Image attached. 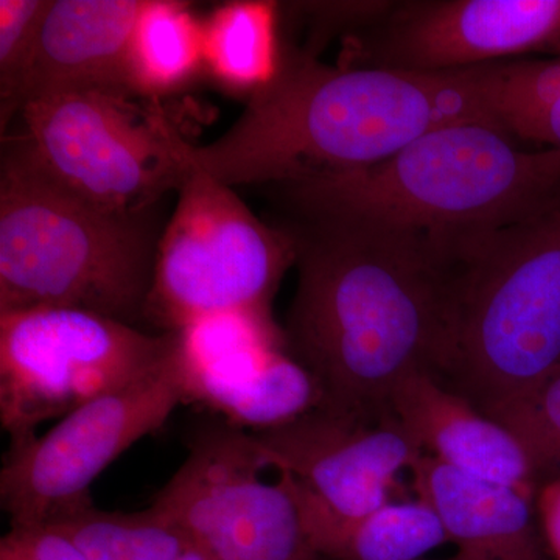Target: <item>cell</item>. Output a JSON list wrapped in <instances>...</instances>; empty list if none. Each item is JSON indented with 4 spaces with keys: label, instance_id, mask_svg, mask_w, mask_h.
Here are the masks:
<instances>
[{
    "label": "cell",
    "instance_id": "6da1fadb",
    "mask_svg": "<svg viewBox=\"0 0 560 560\" xmlns=\"http://www.w3.org/2000/svg\"><path fill=\"white\" fill-rule=\"evenodd\" d=\"M298 285L283 337L315 377L318 410L393 415L418 372L436 377L447 329L451 256L440 242L377 221L287 215Z\"/></svg>",
    "mask_w": 560,
    "mask_h": 560
},
{
    "label": "cell",
    "instance_id": "7a4b0ae2",
    "mask_svg": "<svg viewBox=\"0 0 560 560\" xmlns=\"http://www.w3.org/2000/svg\"><path fill=\"white\" fill-rule=\"evenodd\" d=\"M510 65L453 72L327 66L283 43L278 72L230 130L206 147L180 136L179 153L226 186L267 187L378 164L447 125L508 130Z\"/></svg>",
    "mask_w": 560,
    "mask_h": 560
},
{
    "label": "cell",
    "instance_id": "3957f363",
    "mask_svg": "<svg viewBox=\"0 0 560 560\" xmlns=\"http://www.w3.org/2000/svg\"><path fill=\"white\" fill-rule=\"evenodd\" d=\"M521 142L493 125H447L378 164L267 189L285 215L371 220L451 241L508 226L560 198V149Z\"/></svg>",
    "mask_w": 560,
    "mask_h": 560
},
{
    "label": "cell",
    "instance_id": "277c9868",
    "mask_svg": "<svg viewBox=\"0 0 560 560\" xmlns=\"http://www.w3.org/2000/svg\"><path fill=\"white\" fill-rule=\"evenodd\" d=\"M447 246V329L434 378L485 412L560 368V198Z\"/></svg>",
    "mask_w": 560,
    "mask_h": 560
},
{
    "label": "cell",
    "instance_id": "5b68a950",
    "mask_svg": "<svg viewBox=\"0 0 560 560\" xmlns=\"http://www.w3.org/2000/svg\"><path fill=\"white\" fill-rule=\"evenodd\" d=\"M149 217L95 208L47 175L20 139L10 142L0 167V313L145 319L161 241Z\"/></svg>",
    "mask_w": 560,
    "mask_h": 560
},
{
    "label": "cell",
    "instance_id": "8992f818",
    "mask_svg": "<svg viewBox=\"0 0 560 560\" xmlns=\"http://www.w3.org/2000/svg\"><path fill=\"white\" fill-rule=\"evenodd\" d=\"M158 246L145 319L164 331L232 312L271 313L296 253L289 232L256 219L232 187L190 167Z\"/></svg>",
    "mask_w": 560,
    "mask_h": 560
},
{
    "label": "cell",
    "instance_id": "52a82bcc",
    "mask_svg": "<svg viewBox=\"0 0 560 560\" xmlns=\"http://www.w3.org/2000/svg\"><path fill=\"white\" fill-rule=\"evenodd\" d=\"M132 97L77 91L33 98L20 113V140L77 197L114 215H147L165 194L178 190L187 164L179 132Z\"/></svg>",
    "mask_w": 560,
    "mask_h": 560
},
{
    "label": "cell",
    "instance_id": "ba28073f",
    "mask_svg": "<svg viewBox=\"0 0 560 560\" xmlns=\"http://www.w3.org/2000/svg\"><path fill=\"white\" fill-rule=\"evenodd\" d=\"M175 341L173 331L147 334L75 308L0 313V422L10 445L156 370Z\"/></svg>",
    "mask_w": 560,
    "mask_h": 560
},
{
    "label": "cell",
    "instance_id": "9c48e42d",
    "mask_svg": "<svg viewBox=\"0 0 560 560\" xmlns=\"http://www.w3.org/2000/svg\"><path fill=\"white\" fill-rule=\"evenodd\" d=\"M264 470L250 433L206 427L150 508L215 560H319L290 486Z\"/></svg>",
    "mask_w": 560,
    "mask_h": 560
},
{
    "label": "cell",
    "instance_id": "30bf717a",
    "mask_svg": "<svg viewBox=\"0 0 560 560\" xmlns=\"http://www.w3.org/2000/svg\"><path fill=\"white\" fill-rule=\"evenodd\" d=\"M180 404L186 397L173 348L156 370L69 412L43 436L10 445L0 471L10 526L47 525L94 503L90 486L98 475Z\"/></svg>",
    "mask_w": 560,
    "mask_h": 560
},
{
    "label": "cell",
    "instance_id": "8fae6325",
    "mask_svg": "<svg viewBox=\"0 0 560 560\" xmlns=\"http://www.w3.org/2000/svg\"><path fill=\"white\" fill-rule=\"evenodd\" d=\"M341 66L453 72L560 50V0H412L345 40Z\"/></svg>",
    "mask_w": 560,
    "mask_h": 560
},
{
    "label": "cell",
    "instance_id": "7c38bea8",
    "mask_svg": "<svg viewBox=\"0 0 560 560\" xmlns=\"http://www.w3.org/2000/svg\"><path fill=\"white\" fill-rule=\"evenodd\" d=\"M173 334L186 404L232 427L271 430L320 407L318 383L290 355L271 313H221Z\"/></svg>",
    "mask_w": 560,
    "mask_h": 560
},
{
    "label": "cell",
    "instance_id": "4fadbf2b",
    "mask_svg": "<svg viewBox=\"0 0 560 560\" xmlns=\"http://www.w3.org/2000/svg\"><path fill=\"white\" fill-rule=\"evenodd\" d=\"M265 469L285 475L330 514L359 518L389 503L422 448L393 415L368 419L315 410L250 433Z\"/></svg>",
    "mask_w": 560,
    "mask_h": 560
},
{
    "label": "cell",
    "instance_id": "5bb4252c",
    "mask_svg": "<svg viewBox=\"0 0 560 560\" xmlns=\"http://www.w3.org/2000/svg\"><path fill=\"white\" fill-rule=\"evenodd\" d=\"M147 0H49L18 98L77 91L136 95L130 81L132 33Z\"/></svg>",
    "mask_w": 560,
    "mask_h": 560
},
{
    "label": "cell",
    "instance_id": "9a60e30c",
    "mask_svg": "<svg viewBox=\"0 0 560 560\" xmlns=\"http://www.w3.org/2000/svg\"><path fill=\"white\" fill-rule=\"evenodd\" d=\"M389 410L427 455L536 499L539 477L521 441L433 375L401 381Z\"/></svg>",
    "mask_w": 560,
    "mask_h": 560
},
{
    "label": "cell",
    "instance_id": "2e32d148",
    "mask_svg": "<svg viewBox=\"0 0 560 560\" xmlns=\"http://www.w3.org/2000/svg\"><path fill=\"white\" fill-rule=\"evenodd\" d=\"M410 471L418 500L433 510L459 550L493 560L544 559L534 530V497L453 469L427 453Z\"/></svg>",
    "mask_w": 560,
    "mask_h": 560
},
{
    "label": "cell",
    "instance_id": "e0dca14e",
    "mask_svg": "<svg viewBox=\"0 0 560 560\" xmlns=\"http://www.w3.org/2000/svg\"><path fill=\"white\" fill-rule=\"evenodd\" d=\"M287 481L300 506L302 522L319 558L331 560H419L448 539L444 526L423 501L386 503L359 518L330 514Z\"/></svg>",
    "mask_w": 560,
    "mask_h": 560
},
{
    "label": "cell",
    "instance_id": "ac0fdd59",
    "mask_svg": "<svg viewBox=\"0 0 560 560\" xmlns=\"http://www.w3.org/2000/svg\"><path fill=\"white\" fill-rule=\"evenodd\" d=\"M279 28V3L257 0L220 7L202 24L205 65L231 90L256 92L278 72Z\"/></svg>",
    "mask_w": 560,
    "mask_h": 560
},
{
    "label": "cell",
    "instance_id": "d6986e66",
    "mask_svg": "<svg viewBox=\"0 0 560 560\" xmlns=\"http://www.w3.org/2000/svg\"><path fill=\"white\" fill-rule=\"evenodd\" d=\"M128 65L135 94L156 97L194 79L205 65V39L189 5L147 0L132 33Z\"/></svg>",
    "mask_w": 560,
    "mask_h": 560
},
{
    "label": "cell",
    "instance_id": "ffe728a7",
    "mask_svg": "<svg viewBox=\"0 0 560 560\" xmlns=\"http://www.w3.org/2000/svg\"><path fill=\"white\" fill-rule=\"evenodd\" d=\"M47 526L68 536L88 560H179L190 544L151 508L125 514L102 511L91 503Z\"/></svg>",
    "mask_w": 560,
    "mask_h": 560
},
{
    "label": "cell",
    "instance_id": "44dd1931",
    "mask_svg": "<svg viewBox=\"0 0 560 560\" xmlns=\"http://www.w3.org/2000/svg\"><path fill=\"white\" fill-rule=\"evenodd\" d=\"M482 415L521 441L540 485L560 478V368L522 396Z\"/></svg>",
    "mask_w": 560,
    "mask_h": 560
},
{
    "label": "cell",
    "instance_id": "7402d4cb",
    "mask_svg": "<svg viewBox=\"0 0 560 560\" xmlns=\"http://www.w3.org/2000/svg\"><path fill=\"white\" fill-rule=\"evenodd\" d=\"M49 0H0L2 130L18 114V98Z\"/></svg>",
    "mask_w": 560,
    "mask_h": 560
},
{
    "label": "cell",
    "instance_id": "603a6c76",
    "mask_svg": "<svg viewBox=\"0 0 560 560\" xmlns=\"http://www.w3.org/2000/svg\"><path fill=\"white\" fill-rule=\"evenodd\" d=\"M0 560H88L61 530L51 526H11L0 540Z\"/></svg>",
    "mask_w": 560,
    "mask_h": 560
},
{
    "label": "cell",
    "instance_id": "cb8c5ba5",
    "mask_svg": "<svg viewBox=\"0 0 560 560\" xmlns=\"http://www.w3.org/2000/svg\"><path fill=\"white\" fill-rule=\"evenodd\" d=\"M536 508L552 555L560 560V478L541 482L536 493Z\"/></svg>",
    "mask_w": 560,
    "mask_h": 560
},
{
    "label": "cell",
    "instance_id": "d4e9b609",
    "mask_svg": "<svg viewBox=\"0 0 560 560\" xmlns=\"http://www.w3.org/2000/svg\"><path fill=\"white\" fill-rule=\"evenodd\" d=\"M522 142L544 143L547 147L560 149V98L555 105L526 121L515 132Z\"/></svg>",
    "mask_w": 560,
    "mask_h": 560
},
{
    "label": "cell",
    "instance_id": "484cf974",
    "mask_svg": "<svg viewBox=\"0 0 560 560\" xmlns=\"http://www.w3.org/2000/svg\"><path fill=\"white\" fill-rule=\"evenodd\" d=\"M179 560H215L210 558L208 552L200 550V548L195 547V545L189 544L187 550L184 551L183 558Z\"/></svg>",
    "mask_w": 560,
    "mask_h": 560
},
{
    "label": "cell",
    "instance_id": "4316f807",
    "mask_svg": "<svg viewBox=\"0 0 560 560\" xmlns=\"http://www.w3.org/2000/svg\"><path fill=\"white\" fill-rule=\"evenodd\" d=\"M447 560H493L489 556L481 555V552H475L469 550H458L453 558Z\"/></svg>",
    "mask_w": 560,
    "mask_h": 560
},
{
    "label": "cell",
    "instance_id": "83f0119b",
    "mask_svg": "<svg viewBox=\"0 0 560 560\" xmlns=\"http://www.w3.org/2000/svg\"><path fill=\"white\" fill-rule=\"evenodd\" d=\"M540 560H544V559H540Z\"/></svg>",
    "mask_w": 560,
    "mask_h": 560
}]
</instances>
